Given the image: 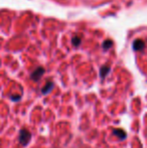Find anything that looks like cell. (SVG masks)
Masks as SVG:
<instances>
[{
    "instance_id": "ba28073f",
    "label": "cell",
    "mask_w": 147,
    "mask_h": 148,
    "mask_svg": "<svg viewBox=\"0 0 147 148\" xmlns=\"http://www.w3.org/2000/svg\"><path fill=\"white\" fill-rule=\"evenodd\" d=\"M81 43V38H80V36H74V38H73V45H75V47H78L79 45Z\"/></svg>"
},
{
    "instance_id": "277c9868",
    "label": "cell",
    "mask_w": 147,
    "mask_h": 148,
    "mask_svg": "<svg viewBox=\"0 0 147 148\" xmlns=\"http://www.w3.org/2000/svg\"><path fill=\"white\" fill-rule=\"evenodd\" d=\"M53 87H55L53 82H51H51H47L46 84H45V86L41 89V94H42V95H46V94H49V92L53 89Z\"/></svg>"
},
{
    "instance_id": "5b68a950",
    "label": "cell",
    "mask_w": 147,
    "mask_h": 148,
    "mask_svg": "<svg viewBox=\"0 0 147 148\" xmlns=\"http://www.w3.org/2000/svg\"><path fill=\"white\" fill-rule=\"evenodd\" d=\"M145 47V43H144L143 40L141 39H137L133 42V49L134 51H142Z\"/></svg>"
},
{
    "instance_id": "3957f363",
    "label": "cell",
    "mask_w": 147,
    "mask_h": 148,
    "mask_svg": "<svg viewBox=\"0 0 147 148\" xmlns=\"http://www.w3.org/2000/svg\"><path fill=\"white\" fill-rule=\"evenodd\" d=\"M113 134L115 135L116 137L120 139V140H124V139L127 137V133L123 130V129H119V128H116V129H113Z\"/></svg>"
},
{
    "instance_id": "8992f818",
    "label": "cell",
    "mask_w": 147,
    "mask_h": 148,
    "mask_svg": "<svg viewBox=\"0 0 147 148\" xmlns=\"http://www.w3.org/2000/svg\"><path fill=\"white\" fill-rule=\"evenodd\" d=\"M110 71H111L110 66H102V68L100 69V77L102 79H105L107 77V75L110 73Z\"/></svg>"
},
{
    "instance_id": "7a4b0ae2",
    "label": "cell",
    "mask_w": 147,
    "mask_h": 148,
    "mask_svg": "<svg viewBox=\"0 0 147 148\" xmlns=\"http://www.w3.org/2000/svg\"><path fill=\"white\" fill-rule=\"evenodd\" d=\"M44 72H45V70L42 68V66H38V68H36V70H34V72L30 74V78H31L32 81H34V82H37V81H38L39 79H40L41 77L43 76Z\"/></svg>"
},
{
    "instance_id": "52a82bcc",
    "label": "cell",
    "mask_w": 147,
    "mask_h": 148,
    "mask_svg": "<svg viewBox=\"0 0 147 148\" xmlns=\"http://www.w3.org/2000/svg\"><path fill=\"white\" fill-rule=\"evenodd\" d=\"M112 45H113V42H112L111 40H106L104 43H103V49H109L112 47Z\"/></svg>"
},
{
    "instance_id": "9c48e42d",
    "label": "cell",
    "mask_w": 147,
    "mask_h": 148,
    "mask_svg": "<svg viewBox=\"0 0 147 148\" xmlns=\"http://www.w3.org/2000/svg\"><path fill=\"white\" fill-rule=\"evenodd\" d=\"M10 99H11L13 102H18L20 99H21V96H20V95H18V96H10Z\"/></svg>"
},
{
    "instance_id": "6da1fadb",
    "label": "cell",
    "mask_w": 147,
    "mask_h": 148,
    "mask_svg": "<svg viewBox=\"0 0 147 148\" xmlns=\"http://www.w3.org/2000/svg\"><path fill=\"white\" fill-rule=\"evenodd\" d=\"M31 139V133L26 128H22L19 131V136H18V141L22 146H26L30 142Z\"/></svg>"
}]
</instances>
